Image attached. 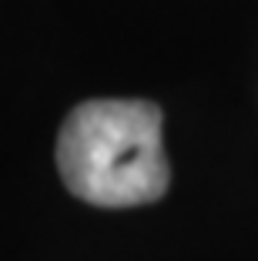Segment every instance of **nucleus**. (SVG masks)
Instances as JSON below:
<instances>
[{"label": "nucleus", "mask_w": 258, "mask_h": 261, "mask_svg": "<svg viewBox=\"0 0 258 261\" xmlns=\"http://www.w3.org/2000/svg\"><path fill=\"white\" fill-rule=\"evenodd\" d=\"M57 168L67 191L94 207L158 201L168 191L161 111L124 97L77 104L57 138Z\"/></svg>", "instance_id": "f257e3e1"}]
</instances>
